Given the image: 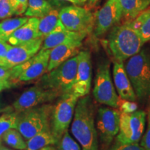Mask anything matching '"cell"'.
<instances>
[{
    "instance_id": "24",
    "label": "cell",
    "mask_w": 150,
    "mask_h": 150,
    "mask_svg": "<svg viewBox=\"0 0 150 150\" xmlns=\"http://www.w3.org/2000/svg\"><path fill=\"white\" fill-rule=\"evenodd\" d=\"M52 6L47 0H28L27 8L24 15L26 17L40 19L52 10Z\"/></svg>"
},
{
    "instance_id": "32",
    "label": "cell",
    "mask_w": 150,
    "mask_h": 150,
    "mask_svg": "<svg viewBox=\"0 0 150 150\" xmlns=\"http://www.w3.org/2000/svg\"><path fill=\"white\" fill-rule=\"evenodd\" d=\"M141 138L140 145L145 150H150V106L147 110V128L145 134Z\"/></svg>"
},
{
    "instance_id": "15",
    "label": "cell",
    "mask_w": 150,
    "mask_h": 150,
    "mask_svg": "<svg viewBox=\"0 0 150 150\" xmlns=\"http://www.w3.org/2000/svg\"><path fill=\"white\" fill-rule=\"evenodd\" d=\"M76 77L72 91L79 97L88 95L91 88L92 62L91 53L88 51L79 52Z\"/></svg>"
},
{
    "instance_id": "40",
    "label": "cell",
    "mask_w": 150,
    "mask_h": 150,
    "mask_svg": "<svg viewBox=\"0 0 150 150\" xmlns=\"http://www.w3.org/2000/svg\"><path fill=\"white\" fill-rule=\"evenodd\" d=\"M0 150H16V149H10V148L5 147V146L1 145V146H0Z\"/></svg>"
},
{
    "instance_id": "5",
    "label": "cell",
    "mask_w": 150,
    "mask_h": 150,
    "mask_svg": "<svg viewBox=\"0 0 150 150\" xmlns=\"http://www.w3.org/2000/svg\"><path fill=\"white\" fill-rule=\"evenodd\" d=\"M78 55H76L54 70L46 72L39 78L37 84L51 89L61 95L72 91L76 77Z\"/></svg>"
},
{
    "instance_id": "1",
    "label": "cell",
    "mask_w": 150,
    "mask_h": 150,
    "mask_svg": "<svg viewBox=\"0 0 150 150\" xmlns=\"http://www.w3.org/2000/svg\"><path fill=\"white\" fill-rule=\"evenodd\" d=\"M94 107L88 95L80 97L75 107L71 132L82 150H99Z\"/></svg>"
},
{
    "instance_id": "14",
    "label": "cell",
    "mask_w": 150,
    "mask_h": 150,
    "mask_svg": "<svg viewBox=\"0 0 150 150\" xmlns=\"http://www.w3.org/2000/svg\"><path fill=\"white\" fill-rule=\"evenodd\" d=\"M43 38H38L29 42L11 46L6 56L0 62L1 66L12 68L24 63L40 51Z\"/></svg>"
},
{
    "instance_id": "31",
    "label": "cell",
    "mask_w": 150,
    "mask_h": 150,
    "mask_svg": "<svg viewBox=\"0 0 150 150\" xmlns=\"http://www.w3.org/2000/svg\"><path fill=\"white\" fill-rule=\"evenodd\" d=\"M14 16H21L25 13L27 8L28 0H10Z\"/></svg>"
},
{
    "instance_id": "18",
    "label": "cell",
    "mask_w": 150,
    "mask_h": 150,
    "mask_svg": "<svg viewBox=\"0 0 150 150\" xmlns=\"http://www.w3.org/2000/svg\"><path fill=\"white\" fill-rule=\"evenodd\" d=\"M81 45V41H76L63 43L50 50V59L47 72L54 70L65 61L77 55L79 53V49Z\"/></svg>"
},
{
    "instance_id": "44",
    "label": "cell",
    "mask_w": 150,
    "mask_h": 150,
    "mask_svg": "<svg viewBox=\"0 0 150 150\" xmlns=\"http://www.w3.org/2000/svg\"><path fill=\"white\" fill-rule=\"evenodd\" d=\"M144 1H145V0H144Z\"/></svg>"
},
{
    "instance_id": "4",
    "label": "cell",
    "mask_w": 150,
    "mask_h": 150,
    "mask_svg": "<svg viewBox=\"0 0 150 150\" xmlns=\"http://www.w3.org/2000/svg\"><path fill=\"white\" fill-rule=\"evenodd\" d=\"M54 105L44 104L18 112V129L24 139L28 140L42 131L51 130Z\"/></svg>"
},
{
    "instance_id": "33",
    "label": "cell",
    "mask_w": 150,
    "mask_h": 150,
    "mask_svg": "<svg viewBox=\"0 0 150 150\" xmlns=\"http://www.w3.org/2000/svg\"><path fill=\"white\" fill-rule=\"evenodd\" d=\"M109 150H145V149L138 143L120 144L115 142Z\"/></svg>"
},
{
    "instance_id": "13",
    "label": "cell",
    "mask_w": 150,
    "mask_h": 150,
    "mask_svg": "<svg viewBox=\"0 0 150 150\" xmlns=\"http://www.w3.org/2000/svg\"><path fill=\"white\" fill-rule=\"evenodd\" d=\"M122 20V8L118 0H107L95 15L94 35L101 37Z\"/></svg>"
},
{
    "instance_id": "27",
    "label": "cell",
    "mask_w": 150,
    "mask_h": 150,
    "mask_svg": "<svg viewBox=\"0 0 150 150\" xmlns=\"http://www.w3.org/2000/svg\"><path fill=\"white\" fill-rule=\"evenodd\" d=\"M18 112H5L0 116V138L7 131L18 127ZM2 140V139H1Z\"/></svg>"
},
{
    "instance_id": "22",
    "label": "cell",
    "mask_w": 150,
    "mask_h": 150,
    "mask_svg": "<svg viewBox=\"0 0 150 150\" xmlns=\"http://www.w3.org/2000/svg\"><path fill=\"white\" fill-rule=\"evenodd\" d=\"M59 142L51 130L42 131L27 140L25 150H38L48 145H55Z\"/></svg>"
},
{
    "instance_id": "26",
    "label": "cell",
    "mask_w": 150,
    "mask_h": 150,
    "mask_svg": "<svg viewBox=\"0 0 150 150\" xmlns=\"http://www.w3.org/2000/svg\"><path fill=\"white\" fill-rule=\"evenodd\" d=\"M1 139L7 145L16 150H25L27 148V142L24 137L19 132L18 129H11L5 132Z\"/></svg>"
},
{
    "instance_id": "42",
    "label": "cell",
    "mask_w": 150,
    "mask_h": 150,
    "mask_svg": "<svg viewBox=\"0 0 150 150\" xmlns=\"http://www.w3.org/2000/svg\"><path fill=\"white\" fill-rule=\"evenodd\" d=\"M1 145V138H0V146Z\"/></svg>"
},
{
    "instance_id": "28",
    "label": "cell",
    "mask_w": 150,
    "mask_h": 150,
    "mask_svg": "<svg viewBox=\"0 0 150 150\" xmlns=\"http://www.w3.org/2000/svg\"><path fill=\"white\" fill-rule=\"evenodd\" d=\"M57 150H82L78 142H76L69 134L68 131H65L63 136L57 143Z\"/></svg>"
},
{
    "instance_id": "10",
    "label": "cell",
    "mask_w": 150,
    "mask_h": 150,
    "mask_svg": "<svg viewBox=\"0 0 150 150\" xmlns=\"http://www.w3.org/2000/svg\"><path fill=\"white\" fill-rule=\"evenodd\" d=\"M93 94L94 98L99 104L112 108H117L119 96L112 83L108 62H104L98 65Z\"/></svg>"
},
{
    "instance_id": "38",
    "label": "cell",
    "mask_w": 150,
    "mask_h": 150,
    "mask_svg": "<svg viewBox=\"0 0 150 150\" xmlns=\"http://www.w3.org/2000/svg\"><path fill=\"white\" fill-rule=\"evenodd\" d=\"M99 0H87L88 6L89 7L95 6L99 2Z\"/></svg>"
},
{
    "instance_id": "12",
    "label": "cell",
    "mask_w": 150,
    "mask_h": 150,
    "mask_svg": "<svg viewBox=\"0 0 150 150\" xmlns=\"http://www.w3.org/2000/svg\"><path fill=\"white\" fill-rule=\"evenodd\" d=\"M61 95L51 89L36 85L23 92L13 104L15 111L20 112L28 108L53 102L59 98Z\"/></svg>"
},
{
    "instance_id": "35",
    "label": "cell",
    "mask_w": 150,
    "mask_h": 150,
    "mask_svg": "<svg viewBox=\"0 0 150 150\" xmlns=\"http://www.w3.org/2000/svg\"><path fill=\"white\" fill-rule=\"evenodd\" d=\"M16 85L11 79H0V92L4 90L11 88L13 86Z\"/></svg>"
},
{
    "instance_id": "3",
    "label": "cell",
    "mask_w": 150,
    "mask_h": 150,
    "mask_svg": "<svg viewBox=\"0 0 150 150\" xmlns=\"http://www.w3.org/2000/svg\"><path fill=\"white\" fill-rule=\"evenodd\" d=\"M136 97L144 101L150 97V52L142 50L129 58L125 66Z\"/></svg>"
},
{
    "instance_id": "29",
    "label": "cell",
    "mask_w": 150,
    "mask_h": 150,
    "mask_svg": "<svg viewBox=\"0 0 150 150\" xmlns=\"http://www.w3.org/2000/svg\"><path fill=\"white\" fill-rule=\"evenodd\" d=\"M117 107L120 108V112L131 113V112H134L137 110L138 106L135 102L122 99L119 97L117 101Z\"/></svg>"
},
{
    "instance_id": "21",
    "label": "cell",
    "mask_w": 150,
    "mask_h": 150,
    "mask_svg": "<svg viewBox=\"0 0 150 150\" xmlns=\"http://www.w3.org/2000/svg\"><path fill=\"white\" fill-rule=\"evenodd\" d=\"M122 8V20L131 21L136 18L141 11L147 8L144 0H118Z\"/></svg>"
},
{
    "instance_id": "37",
    "label": "cell",
    "mask_w": 150,
    "mask_h": 150,
    "mask_svg": "<svg viewBox=\"0 0 150 150\" xmlns=\"http://www.w3.org/2000/svg\"><path fill=\"white\" fill-rule=\"evenodd\" d=\"M65 1H69V2L72 3L74 5L77 6H83L87 2V0H65Z\"/></svg>"
},
{
    "instance_id": "7",
    "label": "cell",
    "mask_w": 150,
    "mask_h": 150,
    "mask_svg": "<svg viewBox=\"0 0 150 150\" xmlns=\"http://www.w3.org/2000/svg\"><path fill=\"white\" fill-rule=\"evenodd\" d=\"M50 50H40L38 53L24 63L11 68L10 79L15 84L28 82L40 78L47 72Z\"/></svg>"
},
{
    "instance_id": "6",
    "label": "cell",
    "mask_w": 150,
    "mask_h": 150,
    "mask_svg": "<svg viewBox=\"0 0 150 150\" xmlns=\"http://www.w3.org/2000/svg\"><path fill=\"white\" fill-rule=\"evenodd\" d=\"M79 97L72 91L62 95L52 110L51 131L58 140H60L74 117L75 107Z\"/></svg>"
},
{
    "instance_id": "23",
    "label": "cell",
    "mask_w": 150,
    "mask_h": 150,
    "mask_svg": "<svg viewBox=\"0 0 150 150\" xmlns=\"http://www.w3.org/2000/svg\"><path fill=\"white\" fill-rule=\"evenodd\" d=\"M59 21V12L56 9H52L49 13L39 19L38 34L44 38L55 29Z\"/></svg>"
},
{
    "instance_id": "25",
    "label": "cell",
    "mask_w": 150,
    "mask_h": 150,
    "mask_svg": "<svg viewBox=\"0 0 150 150\" xmlns=\"http://www.w3.org/2000/svg\"><path fill=\"white\" fill-rule=\"evenodd\" d=\"M27 17L22 18H7L0 22V39L7 41L9 37L19 27L28 20Z\"/></svg>"
},
{
    "instance_id": "8",
    "label": "cell",
    "mask_w": 150,
    "mask_h": 150,
    "mask_svg": "<svg viewBox=\"0 0 150 150\" xmlns=\"http://www.w3.org/2000/svg\"><path fill=\"white\" fill-rule=\"evenodd\" d=\"M59 20L65 29L88 35L93 31L95 16L90 9L81 6L64 7L59 11Z\"/></svg>"
},
{
    "instance_id": "30",
    "label": "cell",
    "mask_w": 150,
    "mask_h": 150,
    "mask_svg": "<svg viewBox=\"0 0 150 150\" xmlns=\"http://www.w3.org/2000/svg\"><path fill=\"white\" fill-rule=\"evenodd\" d=\"M14 16V11L10 0H0V20Z\"/></svg>"
},
{
    "instance_id": "39",
    "label": "cell",
    "mask_w": 150,
    "mask_h": 150,
    "mask_svg": "<svg viewBox=\"0 0 150 150\" xmlns=\"http://www.w3.org/2000/svg\"><path fill=\"white\" fill-rule=\"evenodd\" d=\"M38 150H57V148H56L54 145H48Z\"/></svg>"
},
{
    "instance_id": "2",
    "label": "cell",
    "mask_w": 150,
    "mask_h": 150,
    "mask_svg": "<svg viewBox=\"0 0 150 150\" xmlns=\"http://www.w3.org/2000/svg\"><path fill=\"white\" fill-rule=\"evenodd\" d=\"M107 44L115 61L122 62L138 53L145 44L130 21L114 26L108 33Z\"/></svg>"
},
{
    "instance_id": "43",
    "label": "cell",
    "mask_w": 150,
    "mask_h": 150,
    "mask_svg": "<svg viewBox=\"0 0 150 150\" xmlns=\"http://www.w3.org/2000/svg\"><path fill=\"white\" fill-rule=\"evenodd\" d=\"M0 111H1V103H0Z\"/></svg>"
},
{
    "instance_id": "41",
    "label": "cell",
    "mask_w": 150,
    "mask_h": 150,
    "mask_svg": "<svg viewBox=\"0 0 150 150\" xmlns=\"http://www.w3.org/2000/svg\"><path fill=\"white\" fill-rule=\"evenodd\" d=\"M145 3L147 4V6H149L150 4V0H145Z\"/></svg>"
},
{
    "instance_id": "17",
    "label": "cell",
    "mask_w": 150,
    "mask_h": 150,
    "mask_svg": "<svg viewBox=\"0 0 150 150\" xmlns=\"http://www.w3.org/2000/svg\"><path fill=\"white\" fill-rule=\"evenodd\" d=\"M112 74L114 86L119 97L122 99L136 102L137 99L136 95L125 71L123 63L115 61Z\"/></svg>"
},
{
    "instance_id": "9",
    "label": "cell",
    "mask_w": 150,
    "mask_h": 150,
    "mask_svg": "<svg viewBox=\"0 0 150 150\" xmlns=\"http://www.w3.org/2000/svg\"><path fill=\"white\" fill-rule=\"evenodd\" d=\"M146 115L144 110H136L131 113H120L119 132L115 142L120 144L138 143L145 130Z\"/></svg>"
},
{
    "instance_id": "36",
    "label": "cell",
    "mask_w": 150,
    "mask_h": 150,
    "mask_svg": "<svg viewBox=\"0 0 150 150\" xmlns=\"http://www.w3.org/2000/svg\"><path fill=\"white\" fill-rule=\"evenodd\" d=\"M11 76V68H8L0 65V79H10Z\"/></svg>"
},
{
    "instance_id": "34",
    "label": "cell",
    "mask_w": 150,
    "mask_h": 150,
    "mask_svg": "<svg viewBox=\"0 0 150 150\" xmlns=\"http://www.w3.org/2000/svg\"><path fill=\"white\" fill-rule=\"evenodd\" d=\"M11 46L12 45L9 44L7 41L0 39V62L6 57L7 52Z\"/></svg>"
},
{
    "instance_id": "20",
    "label": "cell",
    "mask_w": 150,
    "mask_h": 150,
    "mask_svg": "<svg viewBox=\"0 0 150 150\" xmlns=\"http://www.w3.org/2000/svg\"><path fill=\"white\" fill-rule=\"evenodd\" d=\"M130 22L142 42H150V8L141 11L134 20Z\"/></svg>"
},
{
    "instance_id": "16",
    "label": "cell",
    "mask_w": 150,
    "mask_h": 150,
    "mask_svg": "<svg viewBox=\"0 0 150 150\" xmlns=\"http://www.w3.org/2000/svg\"><path fill=\"white\" fill-rule=\"evenodd\" d=\"M88 35L83 33L71 31L65 29L61 22H58L55 29L43 39L41 50H52V48L66 42L83 41Z\"/></svg>"
},
{
    "instance_id": "19",
    "label": "cell",
    "mask_w": 150,
    "mask_h": 150,
    "mask_svg": "<svg viewBox=\"0 0 150 150\" xmlns=\"http://www.w3.org/2000/svg\"><path fill=\"white\" fill-rule=\"evenodd\" d=\"M39 19L30 18L23 25L19 27L7 40L11 45H18L40 38L38 34Z\"/></svg>"
},
{
    "instance_id": "11",
    "label": "cell",
    "mask_w": 150,
    "mask_h": 150,
    "mask_svg": "<svg viewBox=\"0 0 150 150\" xmlns=\"http://www.w3.org/2000/svg\"><path fill=\"white\" fill-rule=\"evenodd\" d=\"M120 111L115 108L101 107L97 111V131L104 147L109 146L119 132Z\"/></svg>"
}]
</instances>
